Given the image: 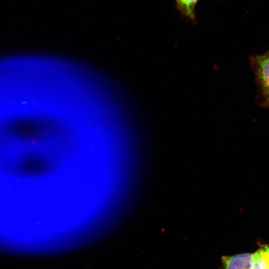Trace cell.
<instances>
[{"instance_id": "1", "label": "cell", "mask_w": 269, "mask_h": 269, "mask_svg": "<svg viewBox=\"0 0 269 269\" xmlns=\"http://www.w3.org/2000/svg\"><path fill=\"white\" fill-rule=\"evenodd\" d=\"M251 65L258 88V102L265 107H269V51L252 56Z\"/></svg>"}, {"instance_id": "2", "label": "cell", "mask_w": 269, "mask_h": 269, "mask_svg": "<svg viewBox=\"0 0 269 269\" xmlns=\"http://www.w3.org/2000/svg\"><path fill=\"white\" fill-rule=\"evenodd\" d=\"M252 254L242 253L222 258V269H251Z\"/></svg>"}, {"instance_id": "3", "label": "cell", "mask_w": 269, "mask_h": 269, "mask_svg": "<svg viewBox=\"0 0 269 269\" xmlns=\"http://www.w3.org/2000/svg\"><path fill=\"white\" fill-rule=\"evenodd\" d=\"M178 10L193 21H195L194 8L198 0H175Z\"/></svg>"}, {"instance_id": "4", "label": "cell", "mask_w": 269, "mask_h": 269, "mask_svg": "<svg viewBox=\"0 0 269 269\" xmlns=\"http://www.w3.org/2000/svg\"><path fill=\"white\" fill-rule=\"evenodd\" d=\"M251 269H269V261L261 248L252 254Z\"/></svg>"}, {"instance_id": "5", "label": "cell", "mask_w": 269, "mask_h": 269, "mask_svg": "<svg viewBox=\"0 0 269 269\" xmlns=\"http://www.w3.org/2000/svg\"><path fill=\"white\" fill-rule=\"evenodd\" d=\"M260 248H261L264 251L269 261V244H262L260 245Z\"/></svg>"}]
</instances>
